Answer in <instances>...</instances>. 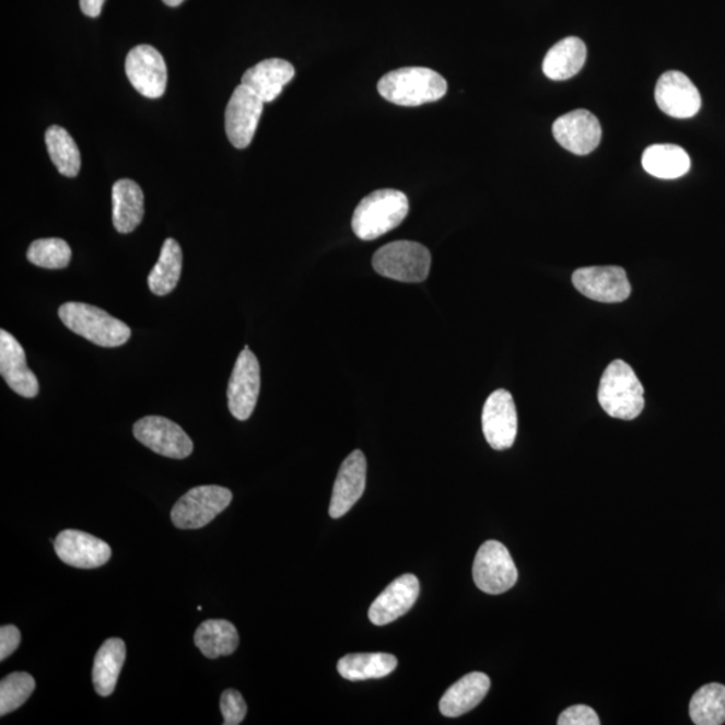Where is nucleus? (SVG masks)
Instances as JSON below:
<instances>
[{
    "instance_id": "nucleus-32",
    "label": "nucleus",
    "mask_w": 725,
    "mask_h": 725,
    "mask_svg": "<svg viewBox=\"0 0 725 725\" xmlns=\"http://www.w3.org/2000/svg\"><path fill=\"white\" fill-rule=\"evenodd\" d=\"M34 689L35 680L28 674L15 671V674L4 677L0 682V715L5 716L8 713L21 709L31 698Z\"/></svg>"
},
{
    "instance_id": "nucleus-18",
    "label": "nucleus",
    "mask_w": 725,
    "mask_h": 725,
    "mask_svg": "<svg viewBox=\"0 0 725 725\" xmlns=\"http://www.w3.org/2000/svg\"><path fill=\"white\" fill-rule=\"evenodd\" d=\"M420 595V581L412 574H405L393 581L369 610L370 621L376 627L397 621L416 605Z\"/></svg>"
},
{
    "instance_id": "nucleus-8",
    "label": "nucleus",
    "mask_w": 725,
    "mask_h": 725,
    "mask_svg": "<svg viewBox=\"0 0 725 725\" xmlns=\"http://www.w3.org/2000/svg\"><path fill=\"white\" fill-rule=\"evenodd\" d=\"M133 435L141 444L161 456L183 459L191 456L194 444L178 423L167 418H141L133 426Z\"/></svg>"
},
{
    "instance_id": "nucleus-29",
    "label": "nucleus",
    "mask_w": 725,
    "mask_h": 725,
    "mask_svg": "<svg viewBox=\"0 0 725 725\" xmlns=\"http://www.w3.org/2000/svg\"><path fill=\"white\" fill-rule=\"evenodd\" d=\"M47 152L58 173L74 178L81 169V153L67 129L52 126L45 135Z\"/></svg>"
},
{
    "instance_id": "nucleus-15",
    "label": "nucleus",
    "mask_w": 725,
    "mask_h": 725,
    "mask_svg": "<svg viewBox=\"0 0 725 725\" xmlns=\"http://www.w3.org/2000/svg\"><path fill=\"white\" fill-rule=\"evenodd\" d=\"M55 550L63 563L75 569L91 570L109 562L112 550L108 543L82 530L67 529L57 536Z\"/></svg>"
},
{
    "instance_id": "nucleus-6",
    "label": "nucleus",
    "mask_w": 725,
    "mask_h": 725,
    "mask_svg": "<svg viewBox=\"0 0 725 725\" xmlns=\"http://www.w3.org/2000/svg\"><path fill=\"white\" fill-rule=\"evenodd\" d=\"M233 493L220 486L192 488L178 500L171 511V521L179 529H199L208 526L232 503Z\"/></svg>"
},
{
    "instance_id": "nucleus-4",
    "label": "nucleus",
    "mask_w": 725,
    "mask_h": 725,
    "mask_svg": "<svg viewBox=\"0 0 725 725\" xmlns=\"http://www.w3.org/2000/svg\"><path fill=\"white\" fill-rule=\"evenodd\" d=\"M58 316L70 331L100 347L124 346L132 335L126 323L90 304H63L58 309Z\"/></svg>"
},
{
    "instance_id": "nucleus-1",
    "label": "nucleus",
    "mask_w": 725,
    "mask_h": 725,
    "mask_svg": "<svg viewBox=\"0 0 725 725\" xmlns=\"http://www.w3.org/2000/svg\"><path fill=\"white\" fill-rule=\"evenodd\" d=\"M378 91L395 105L420 106L444 97L447 82L429 68H400L382 77Z\"/></svg>"
},
{
    "instance_id": "nucleus-35",
    "label": "nucleus",
    "mask_w": 725,
    "mask_h": 725,
    "mask_svg": "<svg viewBox=\"0 0 725 725\" xmlns=\"http://www.w3.org/2000/svg\"><path fill=\"white\" fill-rule=\"evenodd\" d=\"M21 644L20 629L14 624H4L0 629V662H4L13 654Z\"/></svg>"
},
{
    "instance_id": "nucleus-2",
    "label": "nucleus",
    "mask_w": 725,
    "mask_h": 725,
    "mask_svg": "<svg viewBox=\"0 0 725 725\" xmlns=\"http://www.w3.org/2000/svg\"><path fill=\"white\" fill-rule=\"evenodd\" d=\"M408 212L409 199L402 191H374L363 198L353 212V233L363 241H374L398 227Z\"/></svg>"
},
{
    "instance_id": "nucleus-21",
    "label": "nucleus",
    "mask_w": 725,
    "mask_h": 725,
    "mask_svg": "<svg viewBox=\"0 0 725 725\" xmlns=\"http://www.w3.org/2000/svg\"><path fill=\"white\" fill-rule=\"evenodd\" d=\"M491 688V680L481 671L464 676L447 689L440 701V711L446 717H458L475 710Z\"/></svg>"
},
{
    "instance_id": "nucleus-30",
    "label": "nucleus",
    "mask_w": 725,
    "mask_h": 725,
    "mask_svg": "<svg viewBox=\"0 0 725 725\" xmlns=\"http://www.w3.org/2000/svg\"><path fill=\"white\" fill-rule=\"evenodd\" d=\"M689 716L698 725L724 724L725 687L716 682L701 687L689 704Z\"/></svg>"
},
{
    "instance_id": "nucleus-14",
    "label": "nucleus",
    "mask_w": 725,
    "mask_h": 725,
    "mask_svg": "<svg viewBox=\"0 0 725 725\" xmlns=\"http://www.w3.org/2000/svg\"><path fill=\"white\" fill-rule=\"evenodd\" d=\"M553 138L575 155H588L603 139V127L592 112L577 109L559 117L552 126Z\"/></svg>"
},
{
    "instance_id": "nucleus-19",
    "label": "nucleus",
    "mask_w": 725,
    "mask_h": 725,
    "mask_svg": "<svg viewBox=\"0 0 725 725\" xmlns=\"http://www.w3.org/2000/svg\"><path fill=\"white\" fill-rule=\"evenodd\" d=\"M0 374L11 390L25 398L39 393L37 376L27 367L26 352L20 341L8 331H0Z\"/></svg>"
},
{
    "instance_id": "nucleus-11",
    "label": "nucleus",
    "mask_w": 725,
    "mask_h": 725,
    "mask_svg": "<svg viewBox=\"0 0 725 725\" xmlns=\"http://www.w3.org/2000/svg\"><path fill=\"white\" fill-rule=\"evenodd\" d=\"M126 73L141 96L162 97L167 87V65L155 47L140 45L128 52Z\"/></svg>"
},
{
    "instance_id": "nucleus-3",
    "label": "nucleus",
    "mask_w": 725,
    "mask_h": 725,
    "mask_svg": "<svg viewBox=\"0 0 725 725\" xmlns=\"http://www.w3.org/2000/svg\"><path fill=\"white\" fill-rule=\"evenodd\" d=\"M644 394V386L633 369L623 361H615L600 379L598 400L610 417L632 421L645 408Z\"/></svg>"
},
{
    "instance_id": "nucleus-24",
    "label": "nucleus",
    "mask_w": 725,
    "mask_h": 725,
    "mask_svg": "<svg viewBox=\"0 0 725 725\" xmlns=\"http://www.w3.org/2000/svg\"><path fill=\"white\" fill-rule=\"evenodd\" d=\"M126 644L120 639H109L100 647L93 664L94 689L103 698L115 692L124 663H126Z\"/></svg>"
},
{
    "instance_id": "nucleus-10",
    "label": "nucleus",
    "mask_w": 725,
    "mask_h": 725,
    "mask_svg": "<svg viewBox=\"0 0 725 725\" xmlns=\"http://www.w3.org/2000/svg\"><path fill=\"white\" fill-rule=\"evenodd\" d=\"M264 104V100L249 87L242 84L235 87L225 114L227 139L235 149L244 150L255 139Z\"/></svg>"
},
{
    "instance_id": "nucleus-26",
    "label": "nucleus",
    "mask_w": 725,
    "mask_h": 725,
    "mask_svg": "<svg viewBox=\"0 0 725 725\" xmlns=\"http://www.w3.org/2000/svg\"><path fill=\"white\" fill-rule=\"evenodd\" d=\"M398 659L388 653L347 654L338 663L341 677L350 681L382 679L397 669Z\"/></svg>"
},
{
    "instance_id": "nucleus-17",
    "label": "nucleus",
    "mask_w": 725,
    "mask_h": 725,
    "mask_svg": "<svg viewBox=\"0 0 725 725\" xmlns=\"http://www.w3.org/2000/svg\"><path fill=\"white\" fill-rule=\"evenodd\" d=\"M365 479H367V459L362 451L352 452L341 464L336 477L329 516L340 518L351 511L363 496Z\"/></svg>"
},
{
    "instance_id": "nucleus-31",
    "label": "nucleus",
    "mask_w": 725,
    "mask_h": 725,
    "mask_svg": "<svg viewBox=\"0 0 725 725\" xmlns=\"http://www.w3.org/2000/svg\"><path fill=\"white\" fill-rule=\"evenodd\" d=\"M27 259L35 267L45 269H65L72 259V249L61 238L34 241L27 250Z\"/></svg>"
},
{
    "instance_id": "nucleus-25",
    "label": "nucleus",
    "mask_w": 725,
    "mask_h": 725,
    "mask_svg": "<svg viewBox=\"0 0 725 725\" xmlns=\"http://www.w3.org/2000/svg\"><path fill=\"white\" fill-rule=\"evenodd\" d=\"M642 167L658 179H677L691 168L686 150L675 144H654L642 153Z\"/></svg>"
},
{
    "instance_id": "nucleus-36",
    "label": "nucleus",
    "mask_w": 725,
    "mask_h": 725,
    "mask_svg": "<svg viewBox=\"0 0 725 725\" xmlns=\"http://www.w3.org/2000/svg\"><path fill=\"white\" fill-rule=\"evenodd\" d=\"M105 0H80L82 13L86 16L97 17L102 14Z\"/></svg>"
},
{
    "instance_id": "nucleus-20",
    "label": "nucleus",
    "mask_w": 725,
    "mask_h": 725,
    "mask_svg": "<svg viewBox=\"0 0 725 725\" xmlns=\"http://www.w3.org/2000/svg\"><path fill=\"white\" fill-rule=\"evenodd\" d=\"M294 74L296 70L291 62L281 58H269L246 70L241 84L255 92L264 103H272L293 80Z\"/></svg>"
},
{
    "instance_id": "nucleus-12",
    "label": "nucleus",
    "mask_w": 725,
    "mask_h": 725,
    "mask_svg": "<svg viewBox=\"0 0 725 725\" xmlns=\"http://www.w3.org/2000/svg\"><path fill=\"white\" fill-rule=\"evenodd\" d=\"M573 284L583 296L599 303H622L632 293L628 274L620 267H589L577 269Z\"/></svg>"
},
{
    "instance_id": "nucleus-37",
    "label": "nucleus",
    "mask_w": 725,
    "mask_h": 725,
    "mask_svg": "<svg viewBox=\"0 0 725 725\" xmlns=\"http://www.w3.org/2000/svg\"><path fill=\"white\" fill-rule=\"evenodd\" d=\"M169 8H178L185 0H163Z\"/></svg>"
},
{
    "instance_id": "nucleus-27",
    "label": "nucleus",
    "mask_w": 725,
    "mask_h": 725,
    "mask_svg": "<svg viewBox=\"0 0 725 725\" xmlns=\"http://www.w3.org/2000/svg\"><path fill=\"white\" fill-rule=\"evenodd\" d=\"M196 645L203 656L215 659L230 656L239 645L237 628L225 620H209L199 624L196 632Z\"/></svg>"
},
{
    "instance_id": "nucleus-9",
    "label": "nucleus",
    "mask_w": 725,
    "mask_h": 725,
    "mask_svg": "<svg viewBox=\"0 0 725 725\" xmlns=\"http://www.w3.org/2000/svg\"><path fill=\"white\" fill-rule=\"evenodd\" d=\"M259 388H261V369L255 353L245 348L235 362L232 378L227 387L229 410L238 421H246L256 409Z\"/></svg>"
},
{
    "instance_id": "nucleus-34",
    "label": "nucleus",
    "mask_w": 725,
    "mask_h": 725,
    "mask_svg": "<svg viewBox=\"0 0 725 725\" xmlns=\"http://www.w3.org/2000/svg\"><path fill=\"white\" fill-rule=\"evenodd\" d=\"M559 725H599L600 721L593 709L587 705H574L562 712L558 718Z\"/></svg>"
},
{
    "instance_id": "nucleus-23",
    "label": "nucleus",
    "mask_w": 725,
    "mask_h": 725,
    "mask_svg": "<svg viewBox=\"0 0 725 725\" xmlns=\"http://www.w3.org/2000/svg\"><path fill=\"white\" fill-rule=\"evenodd\" d=\"M585 43L576 37H568L552 46L543 61V72L553 81L573 79L586 62Z\"/></svg>"
},
{
    "instance_id": "nucleus-7",
    "label": "nucleus",
    "mask_w": 725,
    "mask_h": 725,
    "mask_svg": "<svg viewBox=\"0 0 725 725\" xmlns=\"http://www.w3.org/2000/svg\"><path fill=\"white\" fill-rule=\"evenodd\" d=\"M517 577L514 559L503 543L488 540L479 548L473 563V580L481 592L504 594L516 585Z\"/></svg>"
},
{
    "instance_id": "nucleus-33",
    "label": "nucleus",
    "mask_w": 725,
    "mask_h": 725,
    "mask_svg": "<svg viewBox=\"0 0 725 725\" xmlns=\"http://www.w3.org/2000/svg\"><path fill=\"white\" fill-rule=\"evenodd\" d=\"M221 712L225 725H238L244 722L247 705L242 694L235 689H226L221 695Z\"/></svg>"
},
{
    "instance_id": "nucleus-5",
    "label": "nucleus",
    "mask_w": 725,
    "mask_h": 725,
    "mask_svg": "<svg viewBox=\"0 0 725 725\" xmlns=\"http://www.w3.org/2000/svg\"><path fill=\"white\" fill-rule=\"evenodd\" d=\"M432 265L430 252L418 242L397 241L381 247L373 267L383 277L400 282H422Z\"/></svg>"
},
{
    "instance_id": "nucleus-28",
    "label": "nucleus",
    "mask_w": 725,
    "mask_h": 725,
    "mask_svg": "<svg viewBox=\"0 0 725 725\" xmlns=\"http://www.w3.org/2000/svg\"><path fill=\"white\" fill-rule=\"evenodd\" d=\"M183 253L174 238L164 241L161 257L149 276V287L156 296H167L180 280Z\"/></svg>"
},
{
    "instance_id": "nucleus-16",
    "label": "nucleus",
    "mask_w": 725,
    "mask_h": 725,
    "mask_svg": "<svg viewBox=\"0 0 725 725\" xmlns=\"http://www.w3.org/2000/svg\"><path fill=\"white\" fill-rule=\"evenodd\" d=\"M656 102L665 115L675 119H691L699 114L701 96L698 87L688 75L670 70L659 77L656 86Z\"/></svg>"
},
{
    "instance_id": "nucleus-13",
    "label": "nucleus",
    "mask_w": 725,
    "mask_h": 725,
    "mask_svg": "<svg viewBox=\"0 0 725 725\" xmlns=\"http://www.w3.org/2000/svg\"><path fill=\"white\" fill-rule=\"evenodd\" d=\"M482 432L494 451L510 449L517 435V411L510 391L489 395L482 410Z\"/></svg>"
},
{
    "instance_id": "nucleus-22",
    "label": "nucleus",
    "mask_w": 725,
    "mask_h": 725,
    "mask_svg": "<svg viewBox=\"0 0 725 725\" xmlns=\"http://www.w3.org/2000/svg\"><path fill=\"white\" fill-rule=\"evenodd\" d=\"M112 218L120 234L132 233L144 217V194L137 182L117 180L112 187Z\"/></svg>"
}]
</instances>
